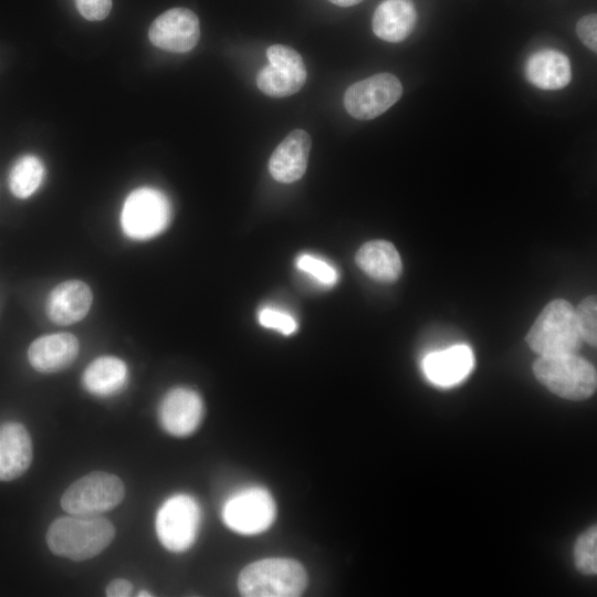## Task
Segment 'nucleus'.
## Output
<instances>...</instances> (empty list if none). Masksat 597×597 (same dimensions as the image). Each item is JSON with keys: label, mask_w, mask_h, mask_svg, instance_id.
Segmentation results:
<instances>
[{"label": "nucleus", "mask_w": 597, "mask_h": 597, "mask_svg": "<svg viewBox=\"0 0 597 597\" xmlns=\"http://www.w3.org/2000/svg\"><path fill=\"white\" fill-rule=\"evenodd\" d=\"M115 527L101 515L61 516L49 526L45 540L49 549L56 556L75 562L93 558L114 540Z\"/></svg>", "instance_id": "1"}, {"label": "nucleus", "mask_w": 597, "mask_h": 597, "mask_svg": "<svg viewBox=\"0 0 597 597\" xmlns=\"http://www.w3.org/2000/svg\"><path fill=\"white\" fill-rule=\"evenodd\" d=\"M525 341L540 356L576 354L583 339L575 307L566 300H553L538 314Z\"/></svg>", "instance_id": "2"}, {"label": "nucleus", "mask_w": 597, "mask_h": 597, "mask_svg": "<svg viewBox=\"0 0 597 597\" xmlns=\"http://www.w3.org/2000/svg\"><path fill=\"white\" fill-rule=\"evenodd\" d=\"M307 584L306 572L294 559L265 558L254 562L240 573L238 587L247 597H295Z\"/></svg>", "instance_id": "3"}, {"label": "nucleus", "mask_w": 597, "mask_h": 597, "mask_svg": "<svg viewBox=\"0 0 597 597\" xmlns=\"http://www.w3.org/2000/svg\"><path fill=\"white\" fill-rule=\"evenodd\" d=\"M533 373L542 385L564 399L584 400L596 391L595 367L576 354L540 356Z\"/></svg>", "instance_id": "4"}, {"label": "nucleus", "mask_w": 597, "mask_h": 597, "mask_svg": "<svg viewBox=\"0 0 597 597\" xmlns=\"http://www.w3.org/2000/svg\"><path fill=\"white\" fill-rule=\"evenodd\" d=\"M124 496L125 486L117 475L94 471L64 491L61 506L71 515L96 516L116 507Z\"/></svg>", "instance_id": "5"}, {"label": "nucleus", "mask_w": 597, "mask_h": 597, "mask_svg": "<svg viewBox=\"0 0 597 597\" xmlns=\"http://www.w3.org/2000/svg\"><path fill=\"white\" fill-rule=\"evenodd\" d=\"M170 217L171 207L166 195L156 188L140 187L125 199L121 226L127 238L145 241L160 234Z\"/></svg>", "instance_id": "6"}, {"label": "nucleus", "mask_w": 597, "mask_h": 597, "mask_svg": "<svg viewBox=\"0 0 597 597\" xmlns=\"http://www.w3.org/2000/svg\"><path fill=\"white\" fill-rule=\"evenodd\" d=\"M200 507L187 494L167 499L156 514V534L168 551L179 553L195 542L200 526Z\"/></svg>", "instance_id": "7"}, {"label": "nucleus", "mask_w": 597, "mask_h": 597, "mask_svg": "<svg viewBox=\"0 0 597 597\" xmlns=\"http://www.w3.org/2000/svg\"><path fill=\"white\" fill-rule=\"evenodd\" d=\"M275 502L269 491L260 486H251L227 500L222 519L232 531L253 535L268 530L275 519Z\"/></svg>", "instance_id": "8"}, {"label": "nucleus", "mask_w": 597, "mask_h": 597, "mask_svg": "<svg viewBox=\"0 0 597 597\" xmlns=\"http://www.w3.org/2000/svg\"><path fill=\"white\" fill-rule=\"evenodd\" d=\"M269 64L256 75L259 90L271 97H286L305 84L307 72L304 61L294 49L274 44L268 48Z\"/></svg>", "instance_id": "9"}, {"label": "nucleus", "mask_w": 597, "mask_h": 597, "mask_svg": "<svg viewBox=\"0 0 597 597\" xmlns=\"http://www.w3.org/2000/svg\"><path fill=\"white\" fill-rule=\"evenodd\" d=\"M400 81L390 73H379L352 84L345 92L344 106L357 119H373L401 96Z\"/></svg>", "instance_id": "10"}, {"label": "nucleus", "mask_w": 597, "mask_h": 597, "mask_svg": "<svg viewBox=\"0 0 597 597\" xmlns=\"http://www.w3.org/2000/svg\"><path fill=\"white\" fill-rule=\"evenodd\" d=\"M153 45L175 53L192 50L200 38L199 19L186 8H172L158 15L149 27Z\"/></svg>", "instance_id": "11"}, {"label": "nucleus", "mask_w": 597, "mask_h": 597, "mask_svg": "<svg viewBox=\"0 0 597 597\" xmlns=\"http://www.w3.org/2000/svg\"><path fill=\"white\" fill-rule=\"evenodd\" d=\"M202 417V399L190 388H174L163 397L159 404V422L166 432L175 437H186L195 432Z\"/></svg>", "instance_id": "12"}, {"label": "nucleus", "mask_w": 597, "mask_h": 597, "mask_svg": "<svg viewBox=\"0 0 597 597\" xmlns=\"http://www.w3.org/2000/svg\"><path fill=\"white\" fill-rule=\"evenodd\" d=\"M312 140L303 129H294L279 144L269 159V171L280 182L291 184L305 174Z\"/></svg>", "instance_id": "13"}, {"label": "nucleus", "mask_w": 597, "mask_h": 597, "mask_svg": "<svg viewBox=\"0 0 597 597\" xmlns=\"http://www.w3.org/2000/svg\"><path fill=\"white\" fill-rule=\"evenodd\" d=\"M80 343L71 333H53L34 339L29 349L30 365L44 374L67 368L77 357Z\"/></svg>", "instance_id": "14"}, {"label": "nucleus", "mask_w": 597, "mask_h": 597, "mask_svg": "<svg viewBox=\"0 0 597 597\" xmlns=\"http://www.w3.org/2000/svg\"><path fill=\"white\" fill-rule=\"evenodd\" d=\"M33 458L31 437L27 428L14 421L0 425V481L21 476Z\"/></svg>", "instance_id": "15"}, {"label": "nucleus", "mask_w": 597, "mask_h": 597, "mask_svg": "<svg viewBox=\"0 0 597 597\" xmlns=\"http://www.w3.org/2000/svg\"><path fill=\"white\" fill-rule=\"evenodd\" d=\"M93 301L90 286L80 280L57 284L46 300L49 318L59 325H70L83 320Z\"/></svg>", "instance_id": "16"}, {"label": "nucleus", "mask_w": 597, "mask_h": 597, "mask_svg": "<svg viewBox=\"0 0 597 597\" xmlns=\"http://www.w3.org/2000/svg\"><path fill=\"white\" fill-rule=\"evenodd\" d=\"M473 365V353L467 345H454L432 352L422 360L426 377L441 387L453 386L462 381L470 374Z\"/></svg>", "instance_id": "17"}, {"label": "nucleus", "mask_w": 597, "mask_h": 597, "mask_svg": "<svg viewBox=\"0 0 597 597\" xmlns=\"http://www.w3.org/2000/svg\"><path fill=\"white\" fill-rule=\"evenodd\" d=\"M417 11L411 0H384L373 15V31L387 42H400L413 30Z\"/></svg>", "instance_id": "18"}, {"label": "nucleus", "mask_w": 597, "mask_h": 597, "mask_svg": "<svg viewBox=\"0 0 597 597\" xmlns=\"http://www.w3.org/2000/svg\"><path fill=\"white\" fill-rule=\"evenodd\" d=\"M525 71L528 81L542 90H561L572 80L568 57L551 49L533 53L527 60Z\"/></svg>", "instance_id": "19"}, {"label": "nucleus", "mask_w": 597, "mask_h": 597, "mask_svg": "<svg viewBox=\"0 0 597 597\" xmlns=\"http://www.w3.org/2000/svg\"><path fill=\"white\" fill-rule=\"evenodd\" d=\"M355 261L368 276L380 282H394L402 271L398 251L386 240L364 243L356 252Z\"/></svg>", "instance_id": "20"}, {"label": "nucleus", "mask_w": 597, "mask_h": 597, "mask_svg": "<svg viewBox=\"0 0 597 597\" xmlns=\"http://www.w3.org/2000/svg\"><path fill=\"white\" fill-rule=\"evenodd\" d=\"M127 380V365L115 356L97 357L88 364L82 377L84 388L98 397H108L119 392Z\"/></svg>", "instance_id": "21"}, {"label": "nucleus", "mask_w": 597, "mask_h": 597, "mask_svg": "<svg viewBox=\"0 0 597 597\" xmlns=\"http://www.w3.org/2000/svg\"><path fill=\"white\" fill-rule=\"evenodd\" d=\"M44 165L34 155L20 157L9 174V187L13 196L25 199L32 196L44 178Z\"/></svg>", "instance_id": "22"}, {"label": "nucleus", "mask_w": 597, "mask_h": 597, "mask_svg": "<svg viewBox=\"0 0 597 597\" xmlns=\"http://www.w3.org/2000/svg\"><path fill=\"white\" fill-rule=\"evenodd\" d=\"M574 562L576 568L585 575L597 573V530L596 525L583 532L574 546Z\"/></svg>", "instance_id": "23"}, {"label": "nucleus", "mask_w": 597, "mask_h": 597, "mask_svg": "<svg viewBox=\"0 0 597 597\" xmlns=\"http://www.w3.org/2000/svg\"><path fill=\"white\" fill-rule=\"evenodd\" d=\"M576 320L582 339L590 346L597 343V300L595 295L585 297L575 307Z\"/></svg>", "instance_id": "24"}, {"label": "nucleus", "mask_w": 597, "mask_h": 597, "mask_svg": "<svg viewBox=\"0 0 597 597\" xmlns=\"http://www.w3.org/2000/svg\"><path fill=\"white\" fill-rule=\"evenodd\" d=\"M297 268L303 272L310 274L324 285H333L337 281L336 270L327 262L312 256L310 254H302L297 259Z\"/></svg>", "instance_id": "25"}, {"label": "nucleus", "mask_w": 597, "mask_h": 597, "mask_svg": "<svg viewBox=\"0 0 597 597\" xmlns=\"http://www.w3.org/2000/svg\"><path fill=\"white\" fill-rule=\"evenodd\" d=\"M259 322L262 326L282 332L285 335L294 333L296 321L287 313L275 308H262L259 312Z\"/></svg>", "instance_id": "26"}, {"label": "nucleus", "mask_w": 597, "mask_h": 597, "mask_svg": "<svg viewBox=\"0 0 597 597\" xmlns=\"http://www.w3.org/2000/svg\"><path fill=\"white\" fill-rule=\"evenodd\" d=\"M81 15L88 21L105 19L112 9V0H75Z\"/></svg>", "instance_id": "27"}, {"label": "nucleus", "mask_w": 597, "mask_h": 597, "mask_svg": "<svg viewBox=\"0 0 597 597\" xmlns=\"http://www.w3.org/2000/svg\"><path fill=\"white\" fill-rule=\"evenodd\" d=\"M576 33L589 50L597 51V15L595 13L584 15L578 20Z\"/></svg>", "instance_id": "28"}, {"label": "nucleus", "mask_w": 597, "mask_h": 597, "mask_svg": "<svg viewBox=\"0 0 597 597\" xmlns=\"http://www.w3.org/2000/svg\"><path fill=\"white\" fill-rule=\"evenodd\" d=\"M132 593V583L124 578L113 579L105 589V594L108 597H128Z\"/></svg>", "instance_id": "29"}, {"label": "nucleus", "mask_w": 597, "mask_h": 597, "mask_svg": "<svg viewBox=\"0 0 597 597\" xmlns=\"http://www.w3.org/2000/svg\"><path fill=\"white\" fill-rule=\"evenodd\" d=\"M328 1L339 7H350V6H355L362 2L363 0H328Z\"/></svg>", "instance_id": "30"}, {"label": "nucleus", "mask_w": 597, "mask_h": 597, "mask_svg": "<svg viewBox=\"0 0 597 597\" xmlns=\"http://www.w3.org/2000/svg\"><path fill=\"white\" fill-rule=\"evenodd\" d=\"M138 597H148V596H151V594H149L148 591H140L137 594Z\"/></svg>", "instance_id": "31"}]
</instances>
